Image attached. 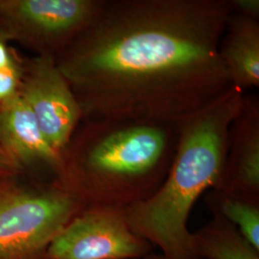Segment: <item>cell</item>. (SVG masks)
<instances>
[{
  "instance_id": "cell-1",
  "label": "cell",
  "mask_w": 259,
  "mask_h": 259,
  "mask_svg": "<svg viewBox=\"0 0 259 259\" xmlns=\"http://www.w3.org/2000/svg\"><path fill=\"white\" fill-rule=\"evenodd\" d=\"M229 0H105L56 62L91 120L176 126L232 84L219 56Z\"/></svg>"
},
{
  "instance_id": "cell-2",
  "label": "cell",
  "mask_w": 259,
  "mask_h": 259,
  "mask_svg": "<svg viewBox=\"0 0 259 259\" xmlns=\"http://www.w3.org/2000/svg\"><path fill=\"white\" fill-rule=\"evenodd\" d=\"M245 93L232 85L212 103L176 125L177 144L162 185L124 209L130 228L171 259H199L187 223L198 199L221 185L229 136Z\"/></svg>"
},
{
  "instance_id": "cell-3",
  "label": "cell",
  "mask_w": 259,
  "mask_h": 259,
  "mask_svg": "<svg viewBox=\"0 0 259 259\" xmlns=\"http://www.w3.org/2000/svg\"><path fill=\"white\" fill-rule=\"evenodd\" d=\"M177 136L174 125L90 119L60 152L56 185L84 207L125 208L145 201L166 178Z\"/></svg>"
},
{
  "instance_id": "cell-4",
  "label": "cell",
  "mask_w": 259,
  "mask_h": 259,
  "mask_svg": "<svg viewBox=\"0 0 259 259\" xmlns=\"http://www.w3.org/2000/svg\"><path fill=\"white\" fill-rule=\"evenodd\" d=\"M58 185L29 188L0 185V259H34L83 209Z\"/></svg>"
},
{
  "instance_id": "cell-5",
  "label": "cell",
  "mask_w": 259,
  "mask_h": 259,
  "mask_svg": "<svg viewBox=\"0 0 259 259\" xmlns=\"http://www.w3.org/2000/svg\"><path fill=\"white\" fill-rule=\"evenodd\" d=\"M153 246L130 228L124 209L85 206L47 248V259H139Z\"/></svg>"
},
{
  "instance_id": "cell-6",
  "label": "cell",
  "mask_w": 259,
  "mask_h": 259,
  "mask_svg": "<svg viewBox=\"0 0 259 259\" xmlns=\"http://www.w3.org/2000/svg\"><path fill=\"white\" fill-rule=\"evenodd\" d=\"M105 0H3L0 19L16 35L60 54L91 26Z\"/></svg>"
},
{
  "instance_id": "cell-7",
  "label": "cell",
  "mask_w": 259,
  "mask_h": 259,
  "mask_svg": "<svg viewBox=\"0 0 259 259\" xmlns=\"http://www.w3.org/2000/svg\"><path fill=\"white\" fill-rule=\"evenodd\" d=\"M19 93L47 142L60 153L74 135L83 113L54 56L40 55L31 63Z\"/></svg>"
},
{
  "instance_id": "cell-8",
  "label": "cell",
  "mask_w": 259,
  "mask_h": 259,
  "mask_svg": "<svg viewBox=\"0 0 259 259\" xmlns=\"http://www.w3.org/2000/svg\"><path fill=\"white\" fill-rule=\"evenodd\" d=\"M221 188L259 199V97L246 95L232 122Z\"/></svg>"
},
{
  "instance_id": "cell-9",
  "label": "cell",
  "mask_w": 259,
  "mask_h": 259,
  "mask_svg": "<svg viewBox=\"0 0 259 259\" xmlns=\"http://www.w3.org/2000/svg\"><path fill=\"white\" fill-rule=\"evenodd\" d=\"M0 147L17 164L42 162L57 168L60 153L50 146L19 92L0 106Z\"/></svg>"
},
{
  "instance_id": "cell-10",
  "label": "cell",
  "mask_w": 259,
  "mask_h": 259,
  "mask_svg": "<svg viewBox=\"0 0 259 259\" xmlns=\"http://www.w3.org/2000/svg\"><path fill=\"white\" fill-rule=\"evenodd\" d=\"M219 56L232 85L259 87V19L232 13L219 45Z\"/></svg>"
},
{
  "instance_id": "cell-11",
  "label": "cell",
  "mask_w": 259,
  "mask_h": 259,
  "mask_svg": "<svg viewBox=\"0 0 259 259\" xmlns=\"http://www.w3.org/2000/svg\"><path fill=\"white\" fill-rule=\"evenodd\" d=\"M192 248L199 259H259V250L232 223L216 214L192 233Z\"/></svg>"
},
{
  "instance_id": "cell-12",
  "label": "cell",
  "mask_w": 259,
  "mask_h": 259,
  "mask_svg": "<svg viewBox=\"0 0 259 259\" xmlns=\"http://www.w3.org/2000/svg\"><path fill=\"white\" fill-rule=\"evenodd\" d=\"M204 202L212 214L232 223L245 239L259 250V199L213 188L205 194Z\"/></svg>"
},
{
  "instance_id": "cell-13",
  "label": "cell",
  "mask_w": 259,
  "mask_h": 259,
  "mask_svg": "<svg viewBox=\"0 0 259 259\" xmlns=\"http://www.w3.org/2000/svg\"><path fill=\"white\" fill-rule=\"evenodd\" d=\"M19 71L17 64L0 70V104L19 92Z\"/></svg>"
},
{
  "instance_id": "cell-14",
  "label": "cell",
  "mask_w": 259,
  "mask_h": 259,
  "mask_svg": "<svg viewBox=\"0 0 259 259\" xmlns=\"http://www.w3.org/2000/svg\"><path fill=\"white\" fill-rule=\"evenodd\" d=\"M232 13L259 19V0H229Z\"/></svg>"
},
{
  "instance_id": "cell-15",
  "label": "cell",
  "mask_w": 259,
  "mask_h": 259,
  "mask_svg": "<svg viewBox=\"0 0 259 259\" xmlns=\"http://www.w3.org/2000/svg\"><path fill=\"white\" fill-rule=\"evenodd\" d=\"M18 164L0 147V177L11 172Z\"/></svg>"
},
{
  "instance_id": "cell-16",
  "label": "cell",
  "mask_w": 259,
  "mask_h": 259,
  "mask_svg": "<svg viewBox=\"0 0 259 259\" xmlns=\"http://www.w3.org/2000/svg\"><path fill=\"white\" fill-rule=\"evenodd\" d=\"M14 64H16V63L13 60L12 56L10 55L8 48L3 41L0 40V70L8 68Z\"/></svg>"
},
{
  "instance_id": "cell-17",
  "label": "cell",
  "mask_w": 259,
  "mask_h": 259,
  "mask_svg": "<svg viewBox=\"0 0 259 259\" xmlns=\"http://www.w3.org/2000/svg\"><path fill=\"white\" fill-rule=\"evenodd\" d=\"M139 259H171L169 258L166 255L162 254V253H154V252H150L148 254H146L145 256L141 257Z\"/></svg>"
}]
</instances>
